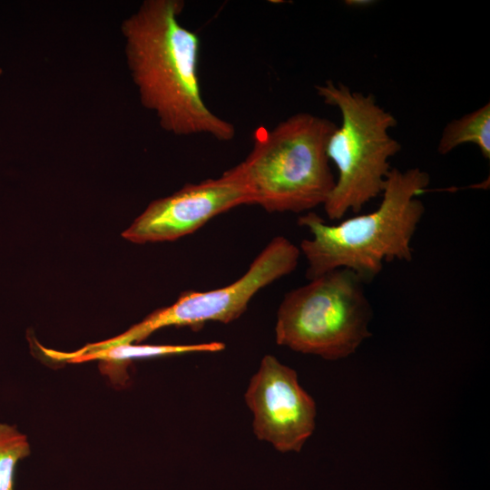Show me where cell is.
Returning <instances> with one entry per match:
<instances>
[{
	"mask_svg": "<svg viewBox=\"0 0 490 490\" xmlns=\"http://www.w3.org/2000/svg\"><path fill=\"white\" fill-rule=\"evenodd\" d=\"M181 0H146L122 29L127 64L142 104L174 135L231 141L234 125L209 109L201 91L200 39L184 27Z\"/></svg>",
	"mask_w": 490,
	"mask_h": 490,
	"instance_id": "obj_1",
	"label": "cell"
},
{
	"mask_svg": "<svg viewBox=\"0 0 490 490\" xmlns=\"http://www.w3.org/2000/svg\"><path fill=\"white\" fill-rule=\"evenodd\" d=\"M429 183V174L419 168H391L375 211L335 224L314 211L300 216L298 224L311 234L299 247L308 262L307 278L348 269L366 283L385 262L410 261L411 240L425 213L419 196Z\"/></svg>",
	"mask_w": 490,
	"mask_h": 490,
	"instance_id": "obj_2",
	"label": "cell"
},
{
	"mask_svg": "<svg viewBox=\"0 0 490 490\" xmlns=\"http://www.w3.org/2000/svg\"><path fill=\"white\" fill-rule=\"evenodd\" d=\"M336 128L329 119L300 112L258 134L236 165L252 204L269 212L295 213L323 206L336 180L327 155Z\"/></svg>",
	"mask_w": 490,
	"mask_h": 490,
	"instance_id": "obj_3",
	"label": "cell"
},
{
	"mask_svg": "<svg viewBox=\"0 0 490 490\" xmlns=\"http://www.w3.org/2000/svg\"><path fill=\"white\" fill-rule=\"evenodd\" d=\"M315 88L326 104L338 109L342 119L327 144L338 178L323 204L328 218L338 220L349 211L358 213L381 195L391 170L389 161L401 150L400 142L389 133L397 122L371 93L330 80Z\"/></svg>",
	"mask_w": 490,
	"mask_h": 490,
	"instance_id": "obj_4",
	"label": "cell"
},
{
	"mask_svg": "<svg viewBox=\"0 0 490 490\" xmlns=\"http://www.w3.org/2000/svg\"><path fill=\"white\" fill-rule=\"evenodd\" d=\"M365 282L337 269L287 293L277 313V344L337 360L356 352L370 337L371 305Z\"/></svg>",
	"mask_w": 490,
	"mask_h": 490,
	"instance_id": "obj_5",
	"label": "cell"
},
{
	"mask_svg": "<svg viewBox=\"0 0 490 490\" xmlns=\"http://www.w3.org/2000/svg\"><path fill=\"white\" fill-rule=\"evenodd\" d=\"M299 248L287 238H273L248 270L231 284L207 291H186L171 306L154 310L141 322L113 338L114 344L139 343L154 331L170 326L200 329L206 322L230 323L246 310L261 289L291 273Z\"/></svg>",
	"mask_w": 490,
	"mask_h": 490,
	"instance_id": "obj_6",
	"label": "cell"
},
{
	"mask_svg": "<svg viewBox=\"0 0 490 490\" xmlns=\"http://www.w3.org/2000/svg\"><path fill=\"white\" fill-rule=\"evenodd\" d=\"M243 204H252L251 197L234 166L219 178L186 184L172 195L153 201L122 236L139 244L172 241Z\"/></svg>",
	"mask_w": 490,
	"mask_h": 490,
	"instance_id": "obj_7",
	"label": "cell"
},
{
	"mask_svg": "<svg viewBox=\"0 0 490 490\" xmlns=\"http://www.w3.org/2000/svg\"><path fill=\"white\" fill-rule=\"evenodd\" d=\"M245 401L253 432L280 452H299L315 428L316 404L300 387L295 370L266 355L250 378Z\"/></svg>",
	"mask_w": 490,
	"mask_h": 490,
	"instance_id": "obj_8",
	"label": "cell"
},
{
	"mask_svg": "<svg viewBox=\"0 0 490 490\" xmlns=\"http://www.w3.org/2000/svg\"><path fill=\"white\" fill-rule=\"evenodd\" d=\"M221 342H209L188 345H138L133 343L120 344L100 349L75 354L59 352L42 348L49 358L72 363L101 360L104 364H114L126 375L125 368L129 362L136 358L178 355L191 352H217L224 349Z\"/></svg>",
	"mask_w": 490,
	"mask_h": 490,
	"instance_id": "obj_9",
	"label": "cell"
},
{
	"mask_svg": "<svg viewBox=\"0 0 490 490\" xmlns=\"http://www.w3.org/2000/svg\"><path fill=\"white\" fill-rule=\"evenodd\" d=\"M473 143L485 160L490 159V103L449 122L443 129L437 151L447 154L456 147Z\"/></svg>",
	"mask_w": 490,
	"mask_h": 490,
	"instance_id": "obj_10",
	"label": "cell"
},
{
	"mask_svg": "<svg viewBox=\"0 0 490 490\" xmlns=\"http://www.w3.org/2000/svg\"><path fill=\"white\" fill-rule=\"evenodd\" d=\"M29 454L26 436L14 426L0 423V490H14L15 468Z\"/></svg>",
	"mask_w": 490,
	"mask_h": 490,
	"instance_id": "obj_11",
	"label": "cell"
},
{
	"mask_svg": "<svg viewBox=\"0 0 490 490\" xmlns=\"http://www.w3.org/2000/svg\"><path fill=\"white\" fill-rule=\"evenodd\" d=\"M0 73H1V70H0Z\"/></svg>",
	"mask_w": 490,
	"mask_h": 490,
	"instance_id": "obj_12",
	"label": "cell"
}]
</instances>
